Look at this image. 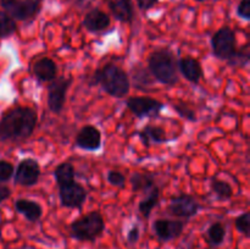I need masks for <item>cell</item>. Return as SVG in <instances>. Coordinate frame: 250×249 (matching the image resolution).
<instances>
[{
  "label": "cell",
  "instance_id": "14",
  "mask_svg": "<svg viewBox=\"0 0 250 249\" xmlns=\"http://www.w3.org/2000/svg\"><path fill=\"white\" fill-rule=\"evenodd\" d=\"M177 67L178 72L183 76L187 81L198 84L202 81L203 76H204V71H203L202 65L198 60L190 56H186V58H181L177 60Z\"/></svg>",
  "mask_w": 250,
  "mask_h": 249
},
{
  "label": "cell",
  "instance_id": "1",
  "mask_svg": "<svg viewBox=\"0 0 250 249\" xmlns=\"http://www.w3.org/2000/svg\"><path fill=\"white\" fill-rule=\"evenodd\" d=\"M38 115L28 106H16L2 115L0 120V139L22 141L32 136L37 126Z\"/></svg>",
  "mask_w": 250,
  "mask_h": 249
},
{
  "label": "cell",
  "instance_id": "4",
  "mask_svg": "<svg viewBox=\"0 0 250 249\" xmlns=\"http://www.w3.org/2000/svg\"><path fill=\"white\" fill-rule=\"evenodd\" d=\"M105 229L104 217L99 211H90L78 217L71 224V237L81 242H93Z\"/></svg>",
  "mask_w": 250,
  "mask_h": 249
},
{
  "label": "cell",
  "instance_id": "3",
  "mask_svg": "<svg viewBox=\"0 0 250 249\" xmlns=\"http://www.w3.org/2000/svg\"><path fill=\"white\" fill-rule=\"evenodd\" d=\"M175 53L167 48L153 51L148 59V70L154 80L165 85H175L180 81Z\"/></svg>",
  "mask_w": 250,
  "mask_h": 249
},
{
  "label": "cell",
  "instance_id": "36",
  "mask_svg": "<svg viewBox=\"0 0 250 249\" xmlns=\"http://www.w3.org/2000/svg\"><path fill=\"white\" fill-rule=\"evenodd\" d=\"M195 1H198V2H204V1H207V0H195Z\"/></svg>",
  "mask_w": 250,
  "mask_h": 249
},
{
  "label": "cell",
  "instance_id": "29",
  "mask_svg": "<svg viewBox=\"0 0 250 249\" xmlns=\"http://www.w3.org/2000/svg\"><path fill=\"white\" fill-rule=\"evenodd\" d=\"M234 226H236L237 231L241 232L246 237H249L250 233V214L248 211L243 212L239 216L236 217L234 221Z\"/></svg>",
  "mask_w": 250,
  "mask_h": 249
},
{
  "label": "cell",
  "instance_id": "9",
  "mask_svg": "<svg viewBox=\"0 0 250 249\" xmlns=\"http://www.w3.org/2000/svg\"><path fill=\"white\" fill-rule=\"evenodd\" d=\"M59 197L62 207L68 209H80L87 200V190L75 180L59 187Z\"/></svg>",
  "mask_w": 250,
  "mask_h": 249
},
{
  "label": "cell",
  "instance_id": "27",
  "mask_svg": "<svg viewBox=\"0 0 250 249\" xmlns=\"http://www.w3.org/2000/svg\"><path fill=\"white\" fill-rule=\"evenodd\" d=\"M17 23L9 14L0 11V38L5 39L16 33Z\"/></svg>",
  "mask_w": 250,
  "mask_h": 249
},
{
  "label": "cell",
  "instance_id": "8",
  "mask_svg": "<svg viewBox=\"0 0 250 249\" xmlns=\"http://www.w3.org/2000/svg\"><path fill=\"white\" fill-rule=\"evenodd\" d=\"M129 111L138 119L156 117L160 115L165 105L150 97H131L126 100Z\"/></svg>",
  "mask_w": 250,
  "mask_h": 249
},
{
  "label": "cell",
  "instance_id": "11",
  "mask_svg": "<svg viewBox=\"0 0 250 249\" xmlns=\"http://www.w3.org/2000/svg\"><path fill=\"white\" fill-rule=\"evenodd\" d=\"M199 209L200 205L194 199V197H192L190 194H186V193H181V194L171 198L167 207L168 212L171 215L182 217V219H190L197 215Z\"/></svg>",
  "mask_w": 250,
  "mask_h": 249
},
{
  "label": "cell",
  "instance_id": "30",
  "mask_svg": "<svg viewBox=\"0 0 250 249\" xmlns=\"http://www.w3.org/2000/svg\"><path fill=\"white\" fill-rule=\"evenodd\" d=\"M15 167L10 161L0 160V182H7L14 176Z\"/></svg>",
  "mask_w": 250,
  "mask_h": 249
},
{
  "label": "cell",
  "instance_id": "32",
  "mask_svg": "<svg viewBox=\"0 0 250 249\" xmlns=\"http://www.w3.org/2000/svg\"><path fill=\"white\" fill-rule=\"evenodd\" d=\"M237 15L241 19L249 21L250 20V0H241L237 6Z\"/></svg>",
  "mask_w": 250,
  "mask_h": 249
},
{
  "label": "cell",
  "instance_id": "20",
  "mask_svg": "<svg viewBox=\"0 0 250 249\" xmlns=\"http://www.w3.org/2000/svg\"><path fill=\"white\" fill-rule=\"evenodd\" d=\"M129 82H131L134 87L138 88V89H143V88L149 87V85H153L155 80H154V77L151 76L148 67H143L142 65H136L131 71Z\"/></svg>",
  "mask_w": 250,
  "mask_h": 249
},
{
  "label": "cell",
  "instance_id": "12",
  "mask_svg": "<svg viewBox=\"0 0 250 249\" xmlns=\"http://www.w3.org/2000/svg\"><path fill=\"white\" fill-rule=\"evenodd\" d=\"M153 228L158 238L163 242L172 241L183 233L185 222L181 220L158 219L153 225Z\"/></svg>",
  "mask_w": 250,
  "mask_h": 249
},
{
  "label": "cell",
  "instance_id": "35",
  "mask_svg": "<svg viewBox=\"0 0 250 249\" xmlns=\"http://www.w3.org/2000/svg\"><path fill=\"white\" fill-rule=\"evenodd\" d=\"M10 195H11V189L7 186L0 185V203L6 200Z\"/></svg>",
  "mask_w": 250,
  "mask_h": 249
},
{
  "label": "cell",
  "instance_id": "26",
  "mask_svg": "<svg viewBox=\"0 0 250 249\" xmlns=\"http://www.w3.org/2000/svg\"><path fill=\"white\" fill-rule=\"evenodd\" d=\"M250 60V46L249 44L241 46V49H236L231 58L227 60L229 66L233 67H244L249 63Z\"/></svg>",
  "mask_w": 250,
  "mask_h": 249
},
{
  "label": "cell",
  "instance_id": "21",
  "mask_svg": "<svg viewBox=\"0 0 250 249\" xmlns=\"http://www.w3.org/2000/svg\"><path fill=\"white\" fill-rule=\"evenodd\" d=\"M129 183L133 192H146L155 187V177L153 173L134 172L129 177Z\"/></svg>",
  "mask_w": 250,
  "mask_h": 249
},
{
  "label": "cell",
  "instance_id": "33",
  "mask_svg": "<svg viewBox=\"0 0 250 249\" xmlns=\"http://www.w3.org/2000/svg\"><path fill=\"white\" fill-rule=\"evenodd\" d=\"M139 238H141V229L137 225H133L129 228V231L127 232V241L131 244H134L139 241Z\"/></svg>",
  "mask_w": 250,
  "mask_h": 249
},
{
  "label": "cell",
  "instance_id": "15",
  "mask_svg": "<svg viewBox=\"0 0 250 249\" xmlns=\"http://www.w3.org/2000/svg\"><path fill=\"white\" fill-rule=\"evenodd\" d=\"M110 23H111L110 16L100 9H92L90 11H88L82 21L83 27L92 33L105 31L106 28H109Z\"/></svg>",
  "mask_w": 250,
  "mask_h": 249
},
{
  "label": "cell",
  "instance_id": "25",
  "mask_svg": "<svg viewBox=\"0 0 250 249\" xmlns=\"http://www.w3.org/2000/svg\"><path fill=\"white\" fill-rule=\"evenodd\" d=\"M211 189L215 193L217 198L220 200H229L231 199L232 195H233V189H232V186L229 182L224 180H220V178H211Z\"/></svg>",
  "mask_w": 250,
  "mask_h": 249
},
{
  "label": "cell",
  "instance_id": "28",
  "mask_svg": "<svg viewBox=\"0 0 250 249\" xmlns=\"http://www.w3.org/2000/svg\"><path fill=\"white\" fill-rule=\"evenodd\" d=\"M172 106L173 109H175V111L177 112L181 117H183V119L192 122L197 121V114H195L194 109H193L189 104L182 102V103H176V104H173Z\"/></svg>",
  "mask_w": 250,
  "mask_h": 249
},
{
  "label": "cell",
  "instance_id": "18",
  "mask_svg": "<svg viewBox=\"0 0 250 249\" xmlns=\"http://www.w3.org/2000/svg\"><path fill=\"white\" fill-rule=\"evenodd\" d=\"M33 73L41 82H51L58 77V66L50 58H42L33 65Z\"/></svg>",
  "mask_w": 250,
  "mask_h": 249
},
{
  "label": "cell",
  "instance_id": "10",
  "mask_svg": "<svg viewBox=\"0 0 250 249\" xmlns=\"http://www.w3.org/2000/svg\"><path fill=\"white\" fill-rule=\"evenodd\" d=\"M41 177V166L37 160L26 158L20 161L14 172V181L16 185L23 187H32L37 185Z\"/></svg>",
  "mask_w": 250,
  "mask_h": 249
},
{
  "label": "cell",
  "instance_id": "2",
  "mask_svg": "<svg viewBox=\"0 0 250 249\" xmlns=\"http://www.w3.org/2000/svg\"><path fill=\"white\" fill-rule=\"evenodd\" d=\"M89 83L90 85H100L105 93L114 98H124L131 89L128 73L115 63H106L98 68Z\"/></svg>",
  "mask_w": 250,
  "mask_h": 249
},
{
  "label": "cell",
  "instance_id": "7",
  "mask_svg": "<svg viewBox=\"0 0 250 249\" xmlns=\"http://www.w3.org/2000/svg\"><path fill=\"white\" fill-rule=\"evenodd\" d=\"M72 84L71 77H56L48 85V107L54 114H60L65 107L66 95Z\"/></svg>",
  "mask_w": 250,
  "mask_h": 249
},
{
  "label": "cell",
  "instance_id": "23",
  "mask_svg": "<svg viewBox=\"0 0 250 249\" xmlns=\"http://www.w3.org/2000/svg\"><path fill=\"white\" fill-rule=\"evenodd\" d=\"M54 177H55L59 187L66 185V183L72 182V181L76 180L75 167H73L72 164L67 163V161L59 164L55 170H54Z\"/></svg>",
  "mask_w": 250,
  "mask_h": 249
},
{
  "label": "cell",
  "instance_id": "22",
  "mask_svg": "<svg viewBox=\"0 0 250 249\" xmlns=\"http://www.w3.org/2000/svg\"><path fill=\"white\" fill-rule=\"evenodd\" d=\"M159 199H160V189L155 186V187L151 188V189L149 190L148 195L139 202L138 204L139 214H141L143 217H146V219H148V217L150 216L154 208L158 205Z\"/></svg>",
  "mask_w": 250,
  "mask_h": 249
},
{
  "label": "cell",
  "instance_id": "34",
  "mask_svg": "<svg viewBox=\"0 0 250 249\" xmlns=\"http://www.w3.org/2000/svg\"><path fill=\"white\" fill-rule=\"evenodd\" d=\"M158 2L159 0H137V5L142 11H148V10L153 9Z\"/></svg>",
  "mask_w": 250,
  "mask_h": 249
},
{
  "label": "cell",
  "instance_id": "16",
  "mask_svg": "<svg viewBox=\"0 0 250 249\" xmlns=\"http://www.w3.org/2000/svg\"><path fill=\"white\" fill-rule=\"evenodd\" d=\"M112 16L122 23H131L133 21L134 11L132 0H105Z\"/></svg>",
  "mask_w": 250,
  "mask_h": 249
},
{
  "label": "cell",
  "instance_id": "17",
  "mask_svg": "<svg viewBox=\"0 0 250 249\" xmlns=\"http://www.w3.org/2000/svg\"><path fill=\"white\" fill-rule=\"evenodd\" d=\"M137 136L139 137L142 144L146 148H149L153 143L164 144L171 141L170 138L166 137V132L163 127L154 126V124H146L143 129L137 132Z\"/></svg>",
  "mask_w": 250,
  "mask_h": 249
},
{
  "label": "cell",
  "instance_id": "31",
  "mask_svg": "<svg viewBox=\"0 0 250 249\" xmlns=\"http://www.w3.org/2000/svg\"><path fill=\"white\" fill-rule=\"evenodd\" d=\"M107 181H109L110 185L115 186V187H125V185H126V177H125V175L122 172H120V171H116V170H110L109 172H107V176H106Z\"/></svg>",
  "mask_w": 250,
  "mask_h": 249
},
{
  "label": "cell",
  "instance_id": "13",
  "mask_svg": "<svg viewBox=\"0 0 250 249\" xmlns=\"http://www.w3.org/2000/svg\"><path fill=\"white\" fill-rule=\"evenodd\" d=\"M75 144L77 148L83 150L95 151L102 146V133L97 127L92 124L83 126L76 134Z\"/></svg>",
  "mask_w": 250,
  "mask_h": 249
},
{
  "label": "cell",
  "instance_id": "19",
  "mask_svg": "<svg viewBox=\"0 0 250 249\" xmlns=\"http://www.w3.org/2000/svg\"><path fill=\"white\" fill-rule=\"evenodd\" d=\"M15 210L21 215H23L29 222L39 221L42 215H43L42 205L36 200L26 199V198H20L15 202Z\"/></svg>",
  "mask_w": 250,
  "mask_h": 249
},
{
  "label": "cell",
  "instance_id": "5",
  "mask_svg": "<svg viewBox=\"0 0 250 249\" xmlns=\"http://www.w3.org/2000/svg\"><path fill=\"white\" fill-rule=\"evenodd\" d=\"M0 5L15 21H31L42 11V0H0Z\"/></svg>",
  "mask_w": 250,
  "mask_h": 249
},
{
  "label": "cell",
  "instance_id": "24",
  "mask_svg": "<svg viewBox=\"0 0 250 249\" xmlns=\"http://www.w3.org/2000/svg\"><path fill=\"white\" fill-rule=\"evenodd\" d=\"M207 238L208 243L212 248L221 246L224 243L225 238H226V227L222 222H214L210 225L209 228L207 231Z\"/></svg>",
  "mask_w": 250,
  "mask_h": 249
},
{
  "label": "cell",
  "instance_id": "6",
  "mask_svg": "<svg viewBox=\"0 0 250 249\" xmlns=\"http://www.w3.org/2000/svg\"><path fill=\"white\" fill-rule=\"evenodd\" d=\"M211 49L215 58L227 61L237 49V38L233 29L224 26L211 37Z\"/></svg>",
  "mask_w": 250,
  "mask_h": 249
}]
</instances>
